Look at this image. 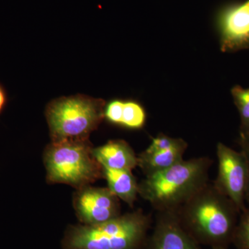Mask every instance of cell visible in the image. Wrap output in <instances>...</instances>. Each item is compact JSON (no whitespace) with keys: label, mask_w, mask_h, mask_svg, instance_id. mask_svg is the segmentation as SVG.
Masks as SVG:
<instances>
[{"label":"cell","mask_w":249,"mask_h":249,"mask_svg":"<svg viewBox=\"0 0 249 249\" xmlns=\"http://www.w3.org/2000/svg\"><path fill=\"white\" fill-rule=\"evenodd\" d=\"M183 228L199 245L229 249L240 212L208 183L176 211Z\"/></svg>","instance_id":"6da1fadb"},{"label":"cell","mask_w":249,"mask_h":249,"mask_svg":"<svg viewBox=\"0 0 249 249\" xmlns=\"http://www.w3.org/2000/svg\"><path fill=\"white\" fill-rule=\"evenodd\" d=\"M212 160L201 157L183 160L168 169L145 176L139 195L157 212H176L209 181Z\"/></svg>","instance_id":"7a4b0ae2"},{"label":"cell","mask_w":249,"mask_h":249,"mask_svg":"<svg viewBox=\"0 0 249 249\" xmlns=\"http://www.w3.org/2000/svg\"><path fill=\"white\" fill-rule=\"evenodd\" d=\"M152 224L150 216L139 210L102 224L72 227L64 246L66 249H142Z\"/></svg>","instance_id":"3957f363"},{"label":"cell","mask_w":249,"mask_h":249,"mask_svg":"<svg viewBox=\"0 0 249 249\" xmlns=\"http://www.w3.org/2000/svg\"><path fill=\"white\" fill-rule=\"evenodd\" d=\"M88 139H65L49 144L45 152L49 182L80 189L103 178V168L92 154Z\"/></svg>","instance_id":"277c9868"},{"label":"cell","mask_w":249,"mask_h":249,"mask_svg":"<svg viewBox=\"0 0 249 249\" xmlns=\"http://www.w3.org/2000/svg\"><path fill=\"white\" fill-rule=\"evenodd\" d=\"M105 107L103 99L84 95L53 100L45 111L52 140L88 139L104 119Z\"/></svg>","instance_id":"5b68a950"},{"label":"cell","mask_w":249,"mask_h":249,"mask_svg":"<svg viewBox=\"0 0 249 249\" xmlns=\"http://www.w3.org/2000/svg\"><path fill=\"white\" fill-rule=\"evenodd\" d=\"M216 153L218 172L213 184L231 200L241 213L248 207L246 201L247 167L245 157L240 151H236L223 142L217 144Z\"/></svg>","instance_id":"8992f818"},{"label":"cell","mask_w":249,"mask_h":249,"mask_svg":"<svg viewBox=\"0 0 249 249\" xmlns=\"http://www.w3.org/2000/svg\"><path fill=\"white\" fill-rule=\"evenodd\" d=\"M222 52L249 49V0L224 6L216 16Z\"/></svg>","instance_id":"52a82bcc"},{"label":"cell","mask_w":249,"mask_h":249,"mask_svg":"<svg viewBox=\"0 0 249 249\" xmlns=\"http://www.w3.org/2000/svg\"><path fill=\"white\" fill-rule=\"evenodd\" d=\"M77 216L85 225H96L121 215L119 199L108 188L85 186L73 200Z\"/></svg>","instance_id":"ba28073f"},{"label":"cell","mask_w":249,"mask_h":249,"mask_svg":"<svg viewBox=\"0 0 249 249\" xmlns=\"http://www.w3.org/2000/svg\"><path fill=\"white\" fill-rule=\"evenodd\" d=\"M152 227L142 249H201L183 228L176 212H157Z\"/></svg>","instance_id":"9c48e42d"},{"label":"cell","mask_w":249,"mask_h":249,"mask_svg":"<svg viewBox=\"0 0 249 249\" xmlns=\"http://www.w3.org/2000/svg\"><path fill=\"white\" fill-rule=\"evenodd\" d=\"M92 154L102 167L114 170L132 171L138 166V157L127 142L111 140L93 149Z\"/></svg>","instance_id":"30bf717a"},{"label":"cell","mask_w":249,"mask_h":249,"mask_svg":"<svg viewBox=\"0 0 249 249\" xmlns=\"http://www.w3.org/2000/svg\"><path fill=\"white\" fill-rule=\"evenodd\" d=\"M102 168L108 188L119 199L132 207L139 195V183L132 171Z\"/></svg>","instance_id":"8fae6325"},{"label":"cell","mask_w":249,"mask_h":249,"mask_svg":"<svg viewBox=\"0 0 249 249\" xmlns=\"http://www.w3.org/2000/svg\"><path fill=\"white\" fill-rule=\"evenodd\" d=\"M188 143L168 150L146 154L142 152L138 157V166L145 176L163 171L183 160Z\"/></svg>","instance_id":"7c38bea8"},{"label":"cell","mask_w":249,"mask_h":249,"mask_svg":"<svg viewBox=\"0 0 249 249\" xmlns=\"http://www.w3.org/2000/svg\"><path fill=\"white\" fill-rule=\"evenodd\" d=\"M146 121V113L143 107L137 101H124L121 116V126L126 128H142Z\"/></svg>","instance_id":"4fadbf2b"},{"label":"cell","mask_w":249,"mask_h":249,"mask_svg":"<svg viewBox=\"0 0 249 249\" xmlns=\"http://www.w3.org/2000/svg\"><path fill=\"white\" fill-rule=\"evenodd\" d=\"M231 95L240 114V132H249V88L233 87Z\"/></svg>","instance_id":"5bb4252c"},{"label":"cell","mask_w":249,"mask_h":249,"mask_svg":"<svg viewBox=\"0 0 249 249\" xmlns=\"http://www.w3.org/2000/svg\"><path fill=\"white\" fill-rule=\"evenodd\" d=\"M236 249H249V208L240 213L232 243Z\"/></svg>","instance_id":"9a60e30c"},{"label":"cell","mask_w":249,"mask_h":249,"mask_svg":"<svg viewBox=\"0 0 249 249\" xmlns=\"http://www.w3.org/2000/svg\"><path fill=\"white\" fill-rule=\"evenodd\" d=\"M186 142L182 139L173 138L165 134H160L152 139L151 143L143 152L146 154L154 153L179 146Z\"/></svg>","instance_id":"2e32d148"},{"label":"cell","mask_w":249,"mask_h":249,"mask_svg":"<svg viewBox=\"0 0 249 249\" xmlns=\"http://www.w3.org/2000/svg\"><path fill=\"white\" fill-rule=\"evenodd\" d=\"M124 101L114 99L106 105L104 116L109 123L120 125Z\"/></svg>","instance_id":"e0dca14e"},{"label":"cell","mask_w":249,"mask_h":249,"mask_svg":"<svg viewBox=\"0 0 249 249\" xmlns=\"http://www.w3.org/2000/svg\"><path fill=\"white\" fill-rule=\"evenodd\" d=\"M239 144L240 152L245 157L247 167V189L246 201L249 208V132H240Z\"/></svg>","instance_id":"ac0fdd59"},{"label":"cell","mask_w":249,"mask_h":249,"mask_svg":"<svg viewBox=\"0 0 249 249\" xmlns=\"http://www.w3.org/2000/svg\"><path fill=\"white\" fill-rule=\"evenodd\" d=\"M8 103V95L4 87L0 84V114L4 110Z\"/></svg>","instance_id":"d6986e66"},{"label":"cell","mask_w":249,"mask_h":249,"mask_svg":"<svg viewBox=\"0 0 249 249\" xmlns=\"http://www.w3.org/2000/svg\"></svg>","instance_id":"ffe728a7"}]
</instances>
